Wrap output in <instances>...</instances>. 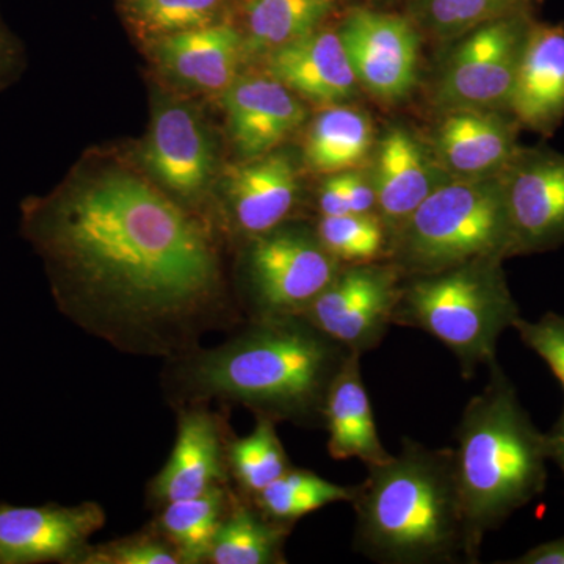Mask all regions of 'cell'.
Returning <instances> with one entry per match:
<instances>
[{
  "label": "cell",
  "mask_w": 564,
  "mask_h": 564,
  "mask_svg": "<svg viewBox=\"0 0 564 564\" xmlns=\"http://www.w3.org/2000/svg\"><path fill=\"white\" fill-rule=\"evenodd\" d=\"M24 232L63 313L122 351L174 361L240 321L209 234L132 174L104 173L28 204Z\"/></svg>",
  "instance_id": "obj_1"
},
{
  "label": "cell",
  "mask_w": 564,
  "mask_h": 564,
  "mask_svg": "<svg viewBox=\"0 0 564 564\" xmlns=\"http://www.w3.org/2000/svg\"><path fill=\"white\" fill-rule=\"evenodd\" d=\"M350 355L302 315L251 318L220 347L177 358L174 383L187 402L221 400L276 422L323 425L329 388Z\"/></svg>",
  "instance_id": "obj_2"
},
{
  "label": "cell",
  "mask_w": 564,
  "mask_h": 564,
  "mask_svg": "<svg viewBox=\"0 0 564 564\" xmlns=\"http://www.w3.org/2000/svg\"><path fill=\"white\" fill-rule=\"evenodd\" d=\"M351 505L356 551L373 562H466L454 448L403 440L400 454L367 467Z\"/></svg>",
  "instance_id": "obj_3"
},
{
  "label": "cell",
  "mask_w": 564,
  "mask_h": 564,
  "mask_svg": "<svg viewBox=\"0 0 564 564\" xmlns=\"http://www.w3.org/2000/svg\"><path fill=\"white\" fill-rule=\"evenodd\" d=\"M484 392L464 408L456 429L455 470L466 530V563H477L491 530L543 491L547 436L522 410L497 362Z\"/></svg>",
  "instance_id": "obj_4"
},
{
  "label": "cell",
  "mask_w": 564,
  "mask_h": 564,
  "mask_svg": "<svg viewBox=\"0 0 564 564\" xmlns=\"http://www.w3.org/2000/svg\"><path fill=\"white\" fill-rule=\"evenodd\" d=\"M519 318L502 258H481L441 272L404 276L393 325L421 329L458 359L463 377L496 362L497 344Z\"/></svg>",
  "instance_id": "obj_5"
},
{
  "label": "cell",
  "mask_w": 564,
  "mask_h": 564,
  "mask_svg": "<svg viewBox=\"0 0 564 564\" xmlns=\"http://www.w3.org/2000/svg\"><path fill=\"white\" fill-rule=\"evenodd\" d=\"M513 250L500 174L459 177L436 188L392 236L389 259L403 276L451 269Z\"/></svg>",
  "instance_id": "obj_6"
},
{
  "label": "cell",
  "mask_w": 564,
  "mask_h": 564,
  "mask_svg": "<svg viewBox=\"0 0 564 564\" xmlns=\"http://www.w3.org/2000/svg\"><path fill=\"white\" fill-rule=\"evenodd\" d=\"M340 267L310 229L284 225L252 237L245 251L251 318L302 314Z\"/></svg>",
  "instance_id": "obj_7"
},
{
  "label": "cell",
  "mask_w": 564,
  "mask_h": 564,
  "mask_svg": "<svg viewBox=\"0 0 564 564\" xmlns=\"http://www.w3.org/2000/svg\"><path fill=\"white\" fill-rule=\"evenodd\" d=\"M404 276L392 261L343 265L302 317L348 350L364 352L383 343L393 325Z\"/></svg>",
  "instance_id": "obj_8"
},
{
  "label": "cell",
  "mask_w": 564,
  "mask_h": 564,
  "mask_svg": "<svg viewBox=\"0 0 564 564\" xmlns=\"http://www.w3.org/2000/svg\"><path fill=\"white\" fill-rule=\"evenodd\" d=\"M529 29L524 13L474 29L445 65L437 102L448 110L508 106Z\"/></svg>",
  "instance_id": "obj_9"
},
{
  "label": "cell",
  "mask_w": 564,
  "mask_h": 564,
  "mask_svg": "<svg viewBox=\"0 0 564 564\" xmlns=\"http://www.w3.org/2000/svg\"><path fill=\"white\" fill-rule=\"evenodd\" d=\"M106 524L102 507L0 503V564H77L88 540Z\"/></svg>",
  "instance_id": "obj_10"
},
{
  "label": "cell",
  "mask_w": 564,
  "mask_h": 564,
  "mask_svg": "<svg viewBox=\"0 0 564 564\" xmlns=\"http://www.w3.org/2000/svg\"><path fill=\"white\" fill-rule=\"evenodd\" d=\"M356 79L377 98L402 99L419 70V36L400 17L352 10L339 31Z\"/></svg>",
  "instance_id": "obj_11"
},
{
  "label": "cell",
  "mask_w": 564,
  "mask_h": 564,
  "mask_svg": "<svg viewBox=\"0 0 564 564\" xmlns=\"http://www.w3.org/2000/svg\"><path fill=\"white\" fill-rule=\"evenodd\" d=\"M514 252L541 250L564 239V155H516L500 174Z\"/></svg>",
  "instance_id": "obj_12"
},
{
  "label": "cell",
  "mask_w": 564,
  "mask_h": 564,
  "mask_svg": "<svg viewBox=\"0 0 564 564\" xmlns=\"http://www.w3.org/2000/svg\"><path fill=\"white\" fill-rule=\"evenodd\" d=\"M228 444L223 419L203 406L185 410L169 463L152 478L151 502L163 507L228 485Z\"/></svg>",
  "instance_id": "obj_13"
},
{
  "label": "cell",
  "mask_w": 564,
  "mask_h": 564,
  "mask_svg": "<svg viewBox=\"0 0 564 564\" xmlns=\"http://www.w3.org/2000/svg\"><path fill=\"white\" fill-rule=\"evenodd\" d=\"M143 159L148 170L182 198L202 195L215 166L209 132L198 115L181 104L155 111Z\"/></svg>",
  "instance_id": "obj_14"
},
{
  "label": "cell",
  "mask_w": 564,
  "mask_h": 564,
  "mask_svg": "<svg viewBox=\"0 0 564 564\" xmlns=\"http://www.w3.org/2000/svg\"><path fill=\"white\" fill-rule=\"evenodd\" d=\"M223 102L234 144L247 159L269 154L306 120L295 93L270 74L234 80Z\"/></svg>",
  "instance_id": "obj_15"
},
{
  "label": "cell",
  "mask_w": 564,
  "mask_h": 564,
  "mask_svg": "<svg viewBox=\"0 0 564 564\" xmlns=\"http://www.w3.org/2000/svg\"><path fill=\"white\" fill-rule=\"evenodd\" d=\"M295 163L285 152H269L234 169L226 203L236 231L248 240L284 226L299 204Z\"/></svg>",
  "instance_id": "obj_16"
},
{
  "label": "cell",
  "mask_w": 564,
  "mask_h": 564,
  "mask_svg": "<svg viewBox=\"0 0 564 564\" xmlns=\"http://www.w3.org/2000/svg\"><path fill=\"white\" fill-rule=\"evenodd\" d=\"M267 69L296 95L334 106L352 98L359 84L339 32L314 31L269 52Z\"/></svg>",
  "instance_id": "obj_17"
},
{
  "label": "cell",
  "mask_w": 564,
  "mask_h": 564,
  "mask_svg": "<svg viewBox=\"0 0 564 564\" xmlns=\"http://www.w3.org/2000/svg\"><path fill=\"white\" fill-rule=\"evenodd\" d=\"M443 170L406 129L397 128L386 133L378 148L372 182L378 217L391 237L440 185L447 182Z\"/></svg>",
  "instance_id": "obj_18"
},
{
  "label": "cell",
  "mask_w": 564,
  "mask_h": 564,
  "mask_svg": "<svg viewBox=\"0 0 564 564\" xmlns=\"http://www.w3.org/2000/svg\"><path fill=\"white\" fill-rule=\"evenodd\" d=\"M508 107L533 131H551L564 117V28L530 25Z\"/></svg>",
  "instance_id": "obj_19"
},
{
  "label": "cell",
  "mask_w": 564,
  "mask_h": 564,
  "mask_svg": "<svg viewBox=\"0 0 564 564\" xmlns=\"http://www.w3.org/2000/svg\"><path fill=\"white\" fill-rule=\"evenodd\" d=\"M441 166L458 177L500 174L516 151L513 124L489 109H452L434 139Z\"/></svg>",
  "instance_id": "obj_20"
},
{
  "label": "cell",
  "mask_w": 564,
  "mask_h": 564,
  "mask_svg": "<svg viewBox=\"0 0 564 564\" xmlns=\"http://www.w3.org/2000/svg\"><path fill=\"white\" fill-rule=\"evenodd\" d=\"M361 352L351 351L343 369L334 378L325 410L323 426L328 432V452L333 459H359L367 467L388 462L375 423L372 403L361 372Z\"/></svg>",
  "instance_id": "obj_21"
},
{
  "label": "cell",
  "mask_w": 564,
  "mask_h": 564,
  "mask_svg": "<svg viewBox=\"0 0 564 564\" xmlns=\"http://www.w3.org/2000/svg\"><path fill=\"white\" fill-rule=\"evenodd\" d=\"M155 57L174 77L206 91H226L236 80L243 36L228 24H210L162 36Z\"/></svg>",
  "instance_id": "obj_22"
},
{
  "label": "cell",
  "mask_w": 564,
  "mask_h": 564,
  "mask_svg": "<svg viewBox=\"0 0 564 564\" xmlns=\"http://www.w3.org/2000/svg\"><path fill=\"white\" fill-rule=\"evenodd\" d=\"M292 525L267 518L250 497L237 492L231 510L215 536L207 563L282 564Z\"/></svg>",
  "instance_id": "obj_23"
},
{
  "label": "cell",
  "mask_w": 564,
  "mask_h": 564,
  "mask_svg": "<svg viewBox=\"0 0 564 564\" xmlns=\"http://www.w3.org/2000/svg\"><path fill=\"white\" fill-rule=\"evenodd\" d=\"M231 485H218L202 496L163 505L154 527L174 545L182 564L207 563L215 536L231 510Z\"/></svg>",
  "instance_id": "obj_24"
},
{
  "label": "cell",
  "mask_w": 564,
  "mask_h": 564,
  "mask_svg": "<svg viewBox=\"0 0 564 564\" xmlns=\"http://www.w3.org/2000/svg\"><path fill=\"white\" fill-rule=\"evenodd\" d=\"M372 143V122L364 111L333 106L318 113L311 126L304 159L314 172H348L367 158Z\"/></svg>",
  "instance_id": "obj_25"
},
{
  "label": "cell",
  "mask_w": 564,
  "mask_h": 564,
  "mask_svg": "<svg viewBox=\"0 0 564 564\" xmlns=\"http://www.w3.org/2000/svg\"><path fill=\"white\" fill-rule=\"evenodd\" d=\"M336 0H247L245 54H269L317 31Z\"/></svg>",
  "instance_id": "obj_26"
},
{
  "label": "cell",
  "mask_w": 564,
  "mask_h": 564,
  "mask_svg": "<svg viewBox=\"0 0 564 564\" xmlns=\"http://www.w3.org/2000/svg\"><path fill=\"white\" fill-rule=\"evenodd\" d=\"M358 485H339L325 480L307 469L291 467L272 485L251 497L267 518L293 525L303 516L322 510L328 505L352 502Z\"/></svg>",
  "instance_id": "obj_27"
},
{
  "label": "cell",
  "mask_w": 564,
  "mask_h": 564,
  "mask_svg": "<svg viewBox=\"0 0 564 564\" xmlns=\"http://www.w3.org/2000/svg\"><path fill=\"white\" fill-rule=\"evenodd\" d=\"M228 467L239 492L250 499L288 473L293 466L278 436L276 421L258 415L248 436L229 441Z\"/></svg>",
  "instance_id": "obj_28"
},
{
  "label": "cell",
  "mask_w": 564,
  "mask_h": 564,
  "mask_svg": "<svg viewBox=\"0 0 564 564\" xmlns=\"http://www.w3.org/2000/svg\"><path fill=\"white\" fill-rule=\"evenodd\" d=\"M315 234L343 265L380 262L391 256V232L377 214L321 217Z\"/></svg>",
  "instance_id": "obj_29"
},
{
  "label": "cell",
  "mask_w": 564,
  "mask_h": 564,
  "mask_svg": "<svg viewBox=\"0 0 564 564\" xmlns=\"http://www.w3.org/2000/svg\"><path fill=\"white\" fill-rule=\"evenodd\" d=\"M221 6L223 0H126V13L140 31L169 36L210 25Z\"/></svg>",
  "instance_id": "obj_30"
},
{
  "label": "cell",
  "mask_w": 564,
  "mask_h": 564,
  "mask_svg": "<svg viewBox=\"0 0 564 564\" xmlns=\"http://www.w3.org/2000/svg\"><path fill=\"white\" fill-rule=\"evenodd\" d=\"M530 0H426L430 25L444 36L462 35L486 22L524 13Z\"/></svg>",
  "instance_id": "obj_31"
},
{
  "label": "cell",
  "mask_w": 564,
  "mask_h": 564,
  "mask_svg": "<svg viewBox=\"0 0 564 564\" xmlns=\"http://www.w3.org/2000/svg\"><path fill=\"white\" fill-rule=\"evenodd\" d=\"M77 564H182L174 545L154 525L99 545H87Z\"/></svg>",
  "instance_id": "obj_32"
},
{
  "label": "cell",
  "mask_w": 564,
  "mask_h": 564,
  "mask_svg": "<svg viewBox=\"0 0 564 564\" xmlns=\"http://www.w3.org/2000/svg\"><path fill=\"white\" fill-rule=\"evenodd\" d=\"M513 328L518 329L527 347L536 351L551 367L564 388V317L547 314L536 322L519 317Z\"/></svg>",
  "instance_id": "obj_33"
},
{
  "label": "cell",
  "mask_w": 564,
  "mask_h": 564,
  "mask_svg": "<svg viewBox=\"0 0 564 564\" xmlns=\"http://www.w3.org/2000/svg\"><path fill=\"white\" fill-rule=\"evenodd\" d=\"M351 214H377V193L373 182L359 172L340 173ZM378 215V214H377Z\"/></svg>",
  "instance_id": "obj_34"
},
{
  "label": "cell",
  "mask_w": 564,
  "mask_h": 564,
  "mask_svg": "<svg viewBox=\"0 0 564 564\" xmlns=\"http://www.w3.org/2000/svg\"><path fill=\"white\" fill-rule=\"evenodd\" d=\"M318 209L322 217H340L351 214L340 173L329 174L318 191Z\"/></svg>",
  "instance_id": "obj_35"
},
{
  "label": "cell",
  "mask_w": 564,
  "mask_h": 564,
  "mask_svg": "<svg viewBox=\"0 0 564 564\" xmlns=\"http://www.w3.org/2000/svg\"><path fill=\"white\" fill-rule=\"evenodd\" d=\"M514 564H564V538L536 545L532 551L513 560Z\"/></svg>",
  "instance_id": "obj_36"
},
{
  "label": "cell",
  "mask_w": 564,
  "mask_h": 564,
  "mask_svg": "<svg viewBox=\"0 0 564 564\" xmlns=\"http://www.w3.org/2000/svg\"><path fill=\"white\" fill-rule=\"evenodd\" d=\"M549 441V455L551 458L556 459L562 466L564 473V411L555 432L547 436Z\"/></svg>",
  "instance_id": "obj_37"
},
{
  "label": "cell",
  "mask_w": 564,
  "mask_h": 564,
  "mask_svg": "<svg viewBox=\"0 0 564 564\" xmlns=\"http://www.w3.org/2000/svg\"><path fill=\"white\" fill-rule=\"evenodd\" d=\"M7 54H10L9 44H7L6 39H3L2 33H0V66L3 65Z\"/></svg>",
  "instance_id": "obj_38"
}]
</instances>
